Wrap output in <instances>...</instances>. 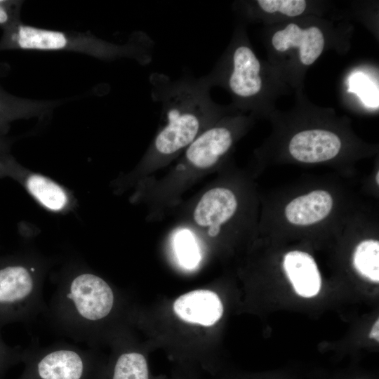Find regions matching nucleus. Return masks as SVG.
Segmentation results:
<instances>
[{"label":"nucleus","mask_w":379,"mask_h":379,"mask_svg":"<svg viewBox=\"0 0 379 379\" xmlns=\"http://www.w3.org/2000/svg\"><path fill=\"white\" fill-rule=\"evenodd\" d=\"M341 148V140L333 132L312 129L295 134L288 149L291 156L304 163H319L333 159Z\"/></svg>","instance_id":"9d476101"},{"label":"nucleus","mask_w":379,"mask_h":379,"mask_svg":"<svg viewBox=\"0 0 379 379\" xmlns=\"http://www.w3.org/2000/svg\"><path fill=\"white\" fill-rule=\"evenodd\" d=\"M237 206V197L230 189H211L201 197L194 208V222L200 227H209L210 235L215 236L220 226L234 215Z\"/></svg>","instance_id":"9b49d317"},{"label":"nucleus","mask_w":379,"mask_h":379,"mask_svg":"<svg viewBox=\"0 0 379 379\" xmlns=\"http://www.w3.org/2000/svg\"><path fill=\"white\" fill-rule=\"evenodd\" d=\"M153 46L151 38L140 31L133 32L126 43L121 44L89 32L47 29L21 20L4 29L0 39V51H69L108 61L128 58L143 65L151 62Z\"/></svg>","instance_id":"7ed1b4c3"},{"label":"nucleus","mask_w":379,"mask_h":379,"mask_svg":"<svg viewBox=\"0 0 379 379\" xmlns=\"http://www.w3.org/2000/svg\"><path fill=\"white\" fill-rule=\"evenodd\" d=\"M12 141L6 135L0 134V156L10 152Z\"/></svg>","instance_id":"412c9836"},{"label":"nucleus","mask_w":379,"mask_h":379,"mask_svg":"<svg viewBox=\"0 0 379 379\" xmlns=\"http://www.w3.org/2000/svg\"><path fill=\"white\" fill-rule=\"evenodd\" d=\"M358 379H361V378H358Z\"/></svg>","instance_id":"b1692460"},{"label":"nucleus","mask_w":379,"mask_h":379,"mask_svg":"<svg viewBox=\"0 0 379 379\" xmlns=\"http://www.w3.org/2000/svg\"><path fill=\"white\" fill-rule=\"evenodd\" d=\"M23 3L24 1L0 0V28L2 30L21 20Z\"/></svg>","instance_id":"aec40b11"},{"label":"nucleus","mask_w":379,"mask_h":379,"mask_svg":"<svg viewBox=\"0 0 379 379\" xmlns=\"http://www.w3.org/2000/svg\"><path fill=\"white\" fill-rule=\"evenodd\" d=\"M175 253L180 263L187 269H193L199 264L201 255L192 233L187 230L178 232L174 239Z\"/></svg>","instance_id":"f3484780"},{"label":"nucleus","mask_w":379,"mask_h":379,"mask_svg":"<svg viewBox=\"0 0 379 379\" xmlns=\"http://www.w3.org/2000/svg\"><path fill=\"white\" fill-rule=\"evenodd\" d=\"M230 59L227 75L210 72L202 76L210 88L224 82L237 98L248 99L258 94L262 88L260 64L251 48L243 44L235 47Z\"/></svg>","instance_id":"0eeeda50"},{"label":"nucleus","mask_w":379,"mask_h":379,"mask_svg":"<svg viewBox=\"0 0 379 379\" xmlns=\"http://www.w3.org/2000/svg\"><path fill=\"white\" fill-rule=\"evenodd\" d=\"M257 2L267 13L279 11L291 17L300 15L306 7V2L304 0H259Z\"/></svg>","instance_id":"a211bd4d"},{"label":"nucleus","mask_w":379,"mask_h":379,"mask_svg":"<svg viewBox=\"0 0 379 379\" xmlns=\"http://www.w3.org/2000/svg\"><path fill=\"white\" fill-rule=\"evenodd\" d=\"M331 194L317 190L291 200L285 208L287 220L295 225L308 226L325 219L333 208Z\"/></svg>","instance_id":"4468645a"},{"label":"nucleus","mask_w":379,"mask_h":379,"mask_svg":"<svg viewBox=\"0 0 379 379\" xmlns=\"http://www.w3.org/2000/svg\"><path fill=\"white\" fill-rule=\"evenodd\" d=\"M284 270L297 294L305 298L317 295L321 279L316 262L309 253L293 251L286 253Z\"/></svg>","instance_id":"ddd939ff"},{"label":"nucleus","mask_w":379,"mask_h":379,"mask_svg":"<svg viewBox=\"0 0 379 379\" xmlns=\"http://www.w3.org/2000/svg\"><path fill=\"white\" fill-rule=\"evenodd\" d=\"M274 48L284 52L291 47H299L300 60L304 65L312 64L321 55L324 47V38L317 27L302 29L291 23L283 30L277 32L272 37Z\"/></svg>","instance_id":"f8f14e48"},{"label":"nucleus","mask_w":379,"mask_h":379,"mask_svg":"<svg viewBox=\"0 0 379 379\" xmlns=\"http://www.w3.org/2000/svg\"><path fill=\"white\" fill-rule=\"evenodd\" d=\"M233 142L232 131L225 126H211L186 147L185 158L199 169L215 165L229 151Z\"/></svg>","instance_id":"1a4fd4ad"},{"label":"nucleus","mask_w":379,"mask_h":379,"mask_svg":"<svg viewBox=\"0 0 379 379\" xmlns=\"http://www.w3.org/2000/svg\"><path fill=\"white\" fill-rule=\"evenodd\" d=\"M151 97L160 106L164 122L153 143L160 157H171L186 148L208 127L219 110L202 77L187 74L172 79L163 73L149 75Z\"/></svg>","instance_id":"f03ea898"},{"label":"nucleus","mask_w":379,"mask_h":379,"mask_svg":"<svg viewBox=\"0 0 379 379\" xmlns=\"http://www.w3.org/2000/svg\"><path fill=\"white\" fill-rule=\"evenodd\" d=\"M55 288L44 315L58 333L95 348L114 314L112 286L86 265L72 262L54 279Z\"/></svg>","instance_id":"f257e3e1"},{"label":"nucleus","mask_w":379,"mask_h":379,"mask_svg":"<svg viewBox=\"0 0 379 379\" xmlns=\"http://www.w3.org/2000/svg\"><path fill=\"white\" fill-rule=\"evenodd\" d=\"M173 310L184 322L211 326L222 316L223 305L216 293L198 289L177 298L173 302Z\"/></svg>","instance_id":"6e6552de"},{"label":"nucleus","mask_w":379,"mask_h":379,"mask_svg":"<svg viewBox=\"0 0 379 379\" xmlns=\"http://www.w3.org/2000/svg\"><path fill=\"white\" fill-rule=\"evenodd\" d=\"M51 262L34 252L0 256V330L44 314V284Z\"/></svg>","instance_id":"20e7f679"},{"label":"nucleus","mask_w":379,"mask_h":379,"mask_svg":"<svg viewBox=\"0 0 379 379\" xmlns=\"http://www.w3.org/2000/svg\"><path fill=\"white\" fill-rule=\"evenodd\" d=\"M23 348L8 345L2 338L0 330V379H6L8 371L21 363Z\"/></svg>","instance_id":"6ab92c4d"},{"label":"nucleus","mask_w":379,"mask_h":379,"mask_svg":"<svg viewBox=\"0 0 379 379\" xmlns=\"http://www.w3.org/2000/svg\"><path fill=\"white\" fill-rule=\"evenodd\" d=\"M353 265L364 277L379 281V241L367 239L359 243L353 255Z\"/></svg>","instance_id":"dca6fc26"},{"label":"nucleus","mask_w":379,"mask_h":379,"mask_svg":"<svg viewBox=\"0 0 379 379\" xmlns=\"http://www.w3.org/2000/svg\"><path fill=\"white\" fill-rule=\"evenodd\" d=\"M17 379H107V364L95 348L66 342L23 348Z\"/></svg>","instance_id":"39448f33"},{"label":"nucleus","mask_w":379,"mask_h":379,"mask_svg":"<svg viewBox=\"0 0 379 379\" xmlns=\"http://www.w3.org/2000/svg\"><path fill=\"white\" fill-rule=\"evenodd\" d=\"M375 180H376L377 183L378 184L379 183V173L378 172L377 173Z\"/></svg>","instance_id":"5701e85b"},{"label":"nucleus","mask_w":379,"mask_h":379,"mask_svg":"<svg viewBox=\"0 0 379 379\" xmlns=\"http://www.w3.org/2000/svg\"><path fill=\"white\" fill-rule=\"evenodd\" d=\"M370 338L375 339V340H379V320L378 319L375 321L374 324L372 326L371 330Z\"/></svg>","instance_id":"4be33fe9"},{"label":"nucleus","mask_w":379,"mask_h":379,"mask_svg":"<svg viewBox=\"0 0 379 379\" xmlns=\"http://www.w3.org/2000/svg\"><path fill=\"white\" fill-rule=\"evenodd\" d=\"M60 105V101L36 100L19 98L0 86V134L6 135L12 122L42 117Z\"/></svg>","instance_id":"2eb2a0df"},{"label":"nucleus","mask_w":379,"mask_h":379,"mask_svg":"<svg viewBox=\"0 0 379 379\" xmlns=\"http://www.w3.org/2000/svg\"><path fill=\"white\" fill-rule=\"evenodd\" d=\"M0 178L18 182L49 211L62 213L72 207L73 200L68 190L50 178L25 168L10 152L0 156Z\"/></svg>","instance_id":"423d86ee"}]
</instances>
